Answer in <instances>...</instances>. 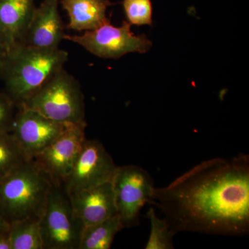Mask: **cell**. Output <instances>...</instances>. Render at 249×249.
<instances>
[{
	"label": "cell",
	"mask_w": 249,
	"mask_h": 249,
	"mask_svg": "<svg viewBox=\"0 0 249 249\" xmlns=\"http://www.w3.org/2000/svg\"><path fill=\"white\" fill-rule=\"evenodd\" d=\"M151 204L176 233L248 235L249 156L204 160L168 186L154 188Z\"/></svg>",
	"instance_id": "6da1fadb"
},
{
	"label": "cell",
	"mask_w": 249,
	"mask_h": 249,
	"mask_svg": "<svg viewBox=\"0 0 249 249\" xmlns=\"http://www.w3.org/2000/svg\"><path fill=\"white\" fill-rule=\"evenodd\" d=\"M69 53L62 49L35 48L22 45L6 53L0 77L7 94L19 106L62 70Z\"/></svg>",
	"instance_id": "7a4b0ae2"
},
{
	"label": "cell",
	"mask_w": 249,
	"mask_h": 249,
	"mask_svg": "<svg viewBox=\"0 0 249 249\" xmlns=\"http://www.w3.org/2000/svg\"><path fill=\"white\" fill-rule=\"evenodd\" d=\"M52 181L30 160L18 165L0 178V211L10 224L40 219Z\"/></svg>",
	"instance_id": "3957f363"
},
{
	"label": "cell",
	"mask_w": 249,
	"mask_h": 249,
	"mask_svg": "<svg viewBox=\"0 0 249 249\" xmlns=\"http://www.w3.org/2000/svg\"><path fill=\"white\" fill-rule=\"evenodd\" d=\"M18 106L34 109L49 119L64 124L85 122L84 95L81 87L64 68Z\"/></svg>",
	"instance_id": "277c9868"
},
{
	"label": "cell",
	"mask_w": 249,
	"mask_h": 249,
	"mask_svg": "<svg viewBox=\"0 0 249 249\" xmlns=\"http://www.w3.org/2000/svg\"><path fill=\"white\" fill-rule=\"evenodd\" d=\"M39 223L43 249H79L85 226L63 185L52 183Z\"/></svg>",
	"instance_id": "5b68a950"
},
{
	"label": "cell",
	"mask_w": 249,
	"mask_h": 249,
	"mask_svg": "<svg viewBox=\"0 0 249 249\" xmlns=\"http://www.w3.org/2000/svg\"><path fill=\"white\" fill-rule=\"evenodd\" d=\"M117 214L124 228L137 225L141 211L151 203L153 179L138 165L117 166L111 179Z\"/></svg>",
	"instance_id": "8992f818"
},
{
	"label": "cell",
	"mask_w": 249,
	"mask_h": 249,
	"mask_svg": "<svg viewBox=\"0 0 249 249\" xmlns=\"http://www.w3.org/2000/svg\"><path fill=\"white\" fill-rule=\"evenodd\" d=\"M128 22L124 21L121 27L108 22L93 30L85 31L83 35L65 34L64 40L81 46L89 53L106 59L120 58L132 52L146 53L152 43L145 35H134Z\"/></svg>",
	"instance_id": "52a82bcc"
},
{
	"label": "cell",
	"mask_w": 249,
	"mask_h": 249,
	"mask_svg": "<svg viewBox=\"0 0 249 249\" xmlns=\"http://www.w3.org/2000/svg\"><path fill=\"white\" fill-rule=\"evenodd\" d=\"M86 122L71 124L30 160L52 183L62 185L71 173L85 139Z\"/></svg>",
	"instance_id": "ba28073f"
},
{
	"label": "cell",
	"mask_w": 249,
	"mask_h": 249,
	"mask_svg": "<svg viewBox=\"0 0 249 249\" xmlns=\"http://www.w3.org/2000/svg\"><path fill=\"white\" fill-rule=\"evenodd\" d=\"M114 160L102 143L85 139L63 186L69 194L111 181L116 170Z\"/></svg>",
	"instance_id": "9c48e42d"
},
{
	"label": "cell",
	"mask_w": 249,
	"mask_h": 249,
	"mask_svg": "<svg viewBox=\"0 0 249 249\" xmlns=\"http://www.w3.org/2000/svg\"><path fill=\"white\" fill-rule=\"evenodd\" d=\"M11 134L28 160L53 142L70 125L49 119L34 109L17 106Z\"/></svg>",
	"instance_id": "30bf717a"
},
{
	"label": "cell",
	"mask_w": 249,
	"mask_h": 249,
	"mask_svg": "<svg viewBox=\"0 0 249 249\" xmlns=\"http://www.w3.org/2000/svg\"><path fill=\"white\" fill-rule=\"evenodd\" d=\"M60 0H44L36 7L23 45L35 48H59L65 36L60 13Z\"/></svg>",
	"instance_id": "8fae6325"
},
{
	"label": "cell",
	"mask_w": 249,
	"mask_h": 249,
	"mask_svg": "<svg viewBox=\"0 0 249 249\" xmlns=\"http://www.w3.org/2000/svg\"><path fill=\"white\" fill-rule=\"evenodd\" d=\"M69 195L73 211L85 227L117 214L111 181Z\"/></svg>",
	"instance_id": "7c38bea8"
},
{
	"label": "cell",
	"mask_w": 249,
	"mask_h": 249,
	"mask_svg": "<svg viewBox=\"0 0 249 249\" xmlns=\"http://www.w3.org/2000/svg\"><path fill=\"white\" fill-rule=\"evenodd\" d=\"M35 0H0V43L6 52L24 44Z\"/></svg>",
	"instance_id": "4fadbf2b"
},
{
	"label": "cell",
	"mask_w": 249,
	"mask_h": 249,
	"mask_svg": "<svg viewBox=\"0 0 249 249\" xmlns=\"http://www.w3.org/2000/svg\"><path fill=\"white\" fill-rule=\"evenodd\" d=\"M60 4L70 18L67 28L79 32L93 30L109 22L107 10L114 5L109 0H61Z\"/></svg>",
	"instance_id": "5bb4252c"
},
{
	"label": "cell",
	"mask_w": 249,
	"mask_h": 249,
	"mask_svg": "<svg viewBox=\"0 0 249 249\" xmlns=\"http://www.w3.org/2000/svg\"><path fill=\"white\" fill-rule=\"evenodd\" d=\"M124 229L118 214L103 222L85 227L79 249H109L116 234Z\"/></svg>",
	"instance_id": "9a60e30c"
},
{
	"label": "cell",
	"mask_w": 249,
	"mask_h": 249,
	"mask_svg": "<svg viewBox=\"0 0 249 249\" xmlns=\"http://www.w3.org/2000/svg\"><path fill=\"white\" fill-rule=\"evenodd\" d=\"M40 219H27L12 222L9 237L11 249H43Z\"/></svg>",
	"instance_id": "2e32d148"
},
{
	"label": "cell",
	"mask_w": 249,
	"mask_h": 249,
	"mask_svg": "<svg viewBox=\"0 0 249 249\" xmlns=\"http://www.w3.org/2000/svg\"><path fill=\"white\" fill-rule=\"evenodd\" d=\"M150 222V232L145 249H173V237L176 232L172 230L165 219H160L155 209L150 208L147 212Z\"/></svg>",
	"instance_id": "e0dca14e"
},
{
	"label": "cell",
	"mask_w": 249,
	"mask_h": 249,
	"mask_svg": "<svg viewBox=\"0 0 249 249\" xmlns=\"http://www.w3.org/2000/svg\"><path fill=\"white\" fill-rule=\"evenodd\" d=\"M26 160L11 132L0 134V178Z\"/></svg>",
	"instance_id": "ac0fdd59"
},
{
	"label": "cell",
	"mask_w": 249,
	"mask_h": 249,
	"mask_svg": "<svg viewBox=\"0 0 249 249\" xmlns=\"http://www.w3.org/2000/svg\"><path fill=\"white\" fill-rule=\"evenodd\" d=\"M122 4L129 24L152 25L153 8L151 0H123Z\"/></svg>",
	"instance_id": "d6986e66"
},
{
	"label": "cell",
	"mask_w": 249,
	"mask_h": 249,
	"mask_svg": "<svg viewBox=\"0 0 249 249\" xmlns=\"http://www.w3.org/2000/svg\"><path fill=\"white\" fill-rule=\"evenodd\" d=\"M16 107L17 106L7 93L0 92V134L11 132Z\"/></svg>",
	"instance_id": "ffe728a7"
},
{
	"label": "cell",
	"mask_w": 249,
	"mask_h": 249,
	"mask_svg": "<svg viewBox=\"0 0 249 249\" xmlns=\"http://www.w3.org/2000/svg\"><path fill=\"white\" fill-rule=\"evenodd\" d=\"M10 225H11L10 223L6 221V219L1 214V211H0V234L9 233Z\"/></svg>",
	"instance_id": "44dd1931"
},
{
	"label": "cell",
	"mask_w": 249,
	"mask_h": 249,
	"mask_svg": "<svg viewBox=\"0 0 249 249\" xmlns=\"http://www.w3.org/2000/svg\"><path fill=\"white\" fill-rule=\"evenodd\" d=\"M8 234H0V249H11Z\"/></svg>",
	"instance_id": "7402d4cb"
},
{
	"label": "cell",
	"mask_w": 249,
	"mask_h": 249,
	"mask_svg": "<svg viewBox=\"0 0 249 249\" xmlns=\"http://www.w3.org/2000/svg\"><path fill=\"white\" fill-rule=\"evenodd\" d=\"M6 53H7V52H6V49L0 43V68H1V64H2L3 60H4L5 56H6Z\"/></svg>",
	"instance_id": "603a6c76"
}]
</instances>
